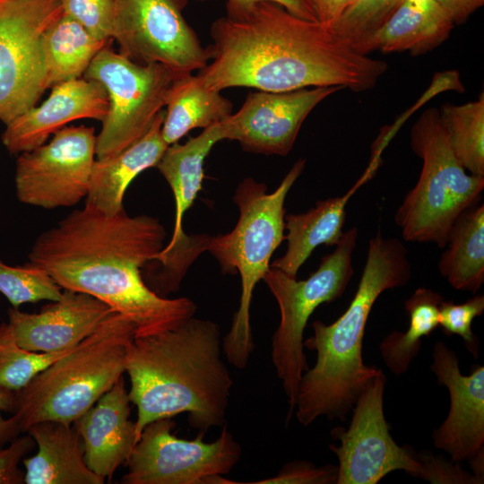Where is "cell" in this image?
<instances>
[{
    "label": "cell",
    "mask_w": 484,
    "mask_h": 484,
    "mask_svg": "<svg viewBox=\"0 0 484 484\" xmlns=\"http://www.w3.org/2000/svg\"><path fill=\"white\" fill-rule=\"evenodd\" d=\"M210 35L211 62L198 74L208 88L220 91L231 87L364 91L388 69L385 62L361 53L332 28L271 1L226 7Z\"/></svg>",
    "instance_id": "6da1fadb"
},
{
    "label": "cell",
    "mask_w": 484,
    "mask_h": 484,
    "mask_svg": "<svg viewBox=\"0 0 484 484\" xmlns=\"http://www.w3.org/2000/svg\"><path fill=\"white\" fill-rule=\"evenodd\" d=\"M165 238L156 218L132 217L125 208L108 215L85 203L42 232L28 258L63 290L99 299L134 324L135 336H144L174 328L197 309L190 298L158 295L143 277Z\"/></svg>",
    "instance_id": "7a4b0ae2"
},
{
    "label": "cell",
    "mask_w": 484,
    "mask_h": 484,
    "mask_svg": "<svg viewBox=\"0 0 484 484\" xmlns=\"http://www.w3.org/2000/svg\"><path fill=\"white\" fill-rule=\"evenodd\" d=\"M223 355L220 326L194 316L167 331L134 336L125 373L137 409L136 441L149 423L183 412L199 432L222 426L233 385Z\"/></svg>",
    "instance_id": "3957f363"
},
{
    "label": "cell",
    "mask_w": 484,
    "mask_h": 484,
    "mask_svg": "<svg viewBox=\"0 0 484 484\" xmlns=\"http://www.w3.org/2000/svg\"><path fill=\"white\" fill-rule=\"evenodd\" d=\"M411 276L404 244L397 238H384L378 230L369 240L358 289L345 312L330 324L313 322V334L304 341V347L316 352V361L299 382L293 413L300 425L307 427L321 417L347 419L379 370L362 358L371 309L385 290L404 286Z\"/></svg>",
    "instance_id": "277c9868"
},
{
    "label": "cell",
    "mask_w": 484,
    "mask_h": 484,
    "mask_svg": "<svg viewBox=\"0 0 484 484\" xmlns=\"http://www.w3.org/2000/svg\"><path fill=\"white\" fill-rule=\"evenodd\" d=\"M134 324L114 311L72 351L13 392L7 418L11 442L39 422L73 423L123 376Z\"/></svg>",
    "instance_id": "5b68a950"
},
{
    "label": "cell",
    "mask_w": 484,
    "mask_h": 484,
    "mask_svg": "<svg viewBox=\"0 0 484 484\" xmlns=\"http://www.w3.org/2000/svg\"><path fill=\"white\" fill-rule=\"evenodd\" d=\"M306 160H298L279 186L267 193L264 183L245 178L237 187L234 202L239 218L229 233L210 237L206 251L218 261L225 273L238 272L241 280L239 306L229 333L222 339L227 360L245 368L255 350L250 323L253 292L271 267V258L284 239L285 199L304 170Z\"/></svg>",
    "instance_id": "8992f818"
},
{
    "label": "cell",
    "mask_w": 484,
    "mask_h": 484,
    "mask_svg": "<svg viewBox=\"0 0 484 484\" xmlns=\"http://www.w3.org/2000/svg\"><path fill=\"white\" fill-rule=\"evenodd\" d=\"M411 146L421 159L422 168L394 221L406 241L434 243L444 248L458 217L480 203L484 177L468 174L456 159L436 108L423 111L413 124Z\"/></svg>",
    "instance_id": "52a82bcc"
},
{
    "label": "cell",
    "mask_w": 484,
    "mask_h": 484,
    "mask_svg": "<svg viewBox=\"0 0 484 484\" xmlns=\"http://www.w3.org/2000/svg\"><path fill=\"white\" fill-rule=\"evenodd\" d=\"M359 231L356 227L343 232L336 248L324 255L318 269L307 279L298 281L270 267L263 280L274 297L281 320L272 338L271 359L294 412L302 375L308 369L304 353V331L313 312L322 304L342 296L353 273L352 255Z\"/></svg>",
    "instance_id": "ba28073f"
},
{
    "label": "cell",
    "mask_w": 484,
    "mask_h": 484,
    "mask_svg": "<svg viewBox=\"0 0 484 484\" xmlns=\"http://www.w3.org/2000/svg\"><path fill=\"white\" fill-rule=\"evenodd\" d=\"M179 75L161 64H136L110 43L104 47L83 75L101 83L108 97V110L96 136V159L116 155L142 138L166 107Z\"/></svg>",
    "instance_id": "9c48e42d"
},
{
    "label": "cell",
    "mask_w": 484,
    "mask_h": 484,
    "mask_svg": "<svg viewBox=\"0 0 484 484\" xmlns=\"http://www.w3.org/2000/svg\"><path fill=\"white\" fill-rule=\"evenodd\" d=\"M60 0H0V121L35 106L47 85L44 38Z\"/></svg>",
    "instance_id": "30bf717a"
},
{
    "label": "cell",
    "mask_w": 484,
    "mask_h": 484,
    "mask_svg": "<svg viewBox=\"0 0 484 484\" xmlns=\"http://www.w3.org/2000/svg\"><path fill=\"white\" fill-rule=\"evenodd\" d=\"M171 418L154 420L143 429L125 462L124 484H209L229 473L239 462L242 448L225 425L213 442L199 432L193 440L172 434Z\"/></svg>",
    "instance_id": "8fae6325"
},
{
    "label": "cell",
    "mask_w": 484,
    "mask_h": 484,
    "mask_svg": "<svg viewBox=\"0 0 484 484\" xmlns=\"http://www.w3.org/2000/svg\"><path fill=\"white\" fill-rule=\"evenodd\" d=\"M113 40L139 65L161 64L177 74L203 69L211 59L186 22L188 0H114Z\"/></svg>",
    "instance_id": "7c38bea8"
},
{
    "label": "cell",
    "mask_w": 484,
    "mask_h": 484,
    "mask_svg": "<svg viewBox=\"0 0 484 484\" xmlns=\"http://www.w3.org/2000/svg\"><path fill=\"white\" fill-rule=\"evenodd\" d=\"M386 377L381 368L356 401L347 428L336 427L331 436L340 445L329 448L338 458L337 484H376L394 471L416 477L420 464L408 445L392 437L384 413Z\"/></svg>",
    "instance_id": "4fadbf2b"
},
{
    "label": "cell",
    "mask_w": 484,
    "mask_h": 484,
    "mask_svg": "<svg viewBox=\"0 0 484 484\" xmlns=\"http://www.w3.org/2000/svg\"><path fill=\"white\" fill-rule=\"evenodd\" d=\"M95 157L93 127H63L48 143L18 156L14 176L17 199L45 209L77 204L87 196Z\"/></svg>",
    "instance_id": "5bb4252c"
},
{
    "label": "cell",
    "mask_w": 484,
    "mask_h": 484,
    "mask_svg": "<svg viewBox=\"0 0 484 484\" xmlns=\"http://www.w3.org/2000/svg\"><path fill=\"white\" fill-rule=\"evenodd\" d=\"M220 141L222 134L218 123L183 144L169 145L156 166L172 190L176 207L171 239L154 260L160 263V269L147 282L161 297L179 289L189 266L206 251L209 236H187L183 230V218L202 188L204 160Z\"/></svg>",
    "instance_id": "9a60e30c"
},
{
    "label": "cell",
    "mask_w": 484,
    "mask_h": 484,
    "mask_svg": "<svg viewBox=\"0 0 484 484\" xmlns=\"http://www.w3.org/2000/svg\"><path fill=\"white\" fill-rule=\"evenodd\" d=\"M340 87H310L290 91L249 92L241 108L220 123L222 140L237 141L243 150L286 156L307 117Z\"/></svg>",
    "instance_id": "2e32d148"
},
{
    "label": "cell",
    "mask_w": 484,
    "mask_h": 484,
    "mask_svg": "<svg viewBox=\"0 0 484 484\" xmlns=\"http://www.w3.org/2000/svg\"><path fill=\"white\" fill-rule=\"evenodd\" d=\"M432 357L429 367L450 396L448 415L433 431L434 445L454 462L470 461L484 447V367L462 375L455 352L443 341L435 343Z\"/></svg>",
    "instance_id": "e0dca14e"
},
{
    "label": "cell",
    "mask_w": 484,
    "mask_h": 484,
    "mask_svg": "<svg viewBox=\"0 0 484 484\" xmlns=\"http://www.w3.org/2000/svg\"><path fill=\"white\" fill-rule=\"evenodd\" d=\"M48 98L7 125L2 143L12 154H20L44 144L51 134L79 119L102 121L108 110V97L97 81L81 77L51 87Z\"/></svg>",
    "instance_id": "ac0fdd59"
},
{
    "label": "cell",
    "mask_w": 484,
    "mask_h": 484,
    "mask_svg": "<svg viewBox=\"0 0 484 484\" xmlns=\"http://www.w3.org/2000/svg\"><path fill=\"white\" fill-rule=\"evenodd\" d=\"M114 310L99 299L63 290L62 297L39 313L8 310V324L17 343L35 352H58L91 335Z\"/></svg>",
    "instance_id": "d6986e66"
},
{
    "label": "cell",
    "mask_w": 484,
    "mask_h": 484,
    "mask_svg": "<svg viewBox=\"0 0 484 484\" xmlns=\"http://www.w3.org/2000/svg\"><path fill=\"white\" fill-rule=\"evenodd\" d=\"M130 403L122 376L73 422L82 441L88 467L105 480H110L127 462L137 443L135 422L129 419Z\"/></svg>",
    "instance_id": "ffe728a7"
},
{
    "label": "cell",
    "mask_w": 484,
    "mask_h": 484,
    "mask_svg": "<svg viewBox=\"0 0 484 484\" xmlns=\"http://www.w3.org/2000/svg\"><path fill=\"white\" fill-rule=\"evenodd\" d=\"M38 446L37 453L23 458L27 484H103L105 479L87 465L80 435L71 424L41 421L27 432Z\"/></svg>",
    "instance_id": "44dd1931"
},
{
    "label": "cell",
    "mask_w": 484,
    "mask_h": 484,
    "mask_svg": "<svg viewBox=\"0 0 484 484\" xmlns=\"http://www.w3.org/2000/svg\"><path fill=\"white\" fill-rule=\"evenodd\" d=\"M164 117L165 110H161L147 133L124 151L95 160L85 203L108 215L124 208V195L131 182L145 169L156 167L169 146L161 134Z\"/></svg>",
    "instance_id": "7402d4cb"
},
{
    "label": "cell",
    "mask_w": 484,
    "mask_h": 484,
    "mask_svg": "<svg viewBox=\"0 0 484 484\" xmlns=\"http://www.w3.org/2000/svg\"><path fill=\"white\" fill-rule=\"evenodd\" d=\"M376 169L369 165L364 175L342 196L318 201L307 212L285 215V254L274 260L271 267L277 268L290 277L297 273L303 264L320 245L334 246L341 238L349 199L365 182L369 180Z\"/></svg>",
    "instance_id": "603a6c76"
},
{
    "label": "cell",
    "mask_w": 484,
    "mask_h": 484,
    "mask_svg": "<svg viewBox=\"0 0 484 484\" xmlns=\"http://www.w3.org/2000/svg\"><path fill=\"white\" fill-rule=\"evenodd\" d=\"M454 26L451 17L435 0H402L373 34L366 53L425 54L445 41Z\"/></svg>",
    "instance_id": "cb8c5ba5"
},
{
    "label": "cell",
    "mask_w": 484,
    "mask_h": 484,
    "mask_svg": "<svg viewBox=\"0 0 484 484\" xmlns=\"http://www.w3.org/2000/svg\"><path fill=\"white\" fill-rule=\"evenodd\" d=\"M161 134L168 145L194 128H207L231 114L232 103L220 91L208 88L197 73L177 76L171 86Z\"/></svg>",
    "instance_id": "d4e9b609"
},
{
    "label": "cell",
    "mask_w": 484,
    "mask_h": 484,
    "mask_svg": "<svg viewBox=\"0 0 484 484\" xmlns=\"http://www.w3.org/2000/svg\"><path fill=\"white\" fill-rule=\"evenodd\" d=\"M438 271L455 290L476 293L484 282V205L462 212L448 234Z\"/></svg>",
    "instance_id": "484cf974"
},
{
    "label": "cell",
    "mask_w": 484,
    "mask_h": 484,
    "mask_svg": "<svg viewBox=\"0 0 484 484\" xmlns=\"http://www.w3.org/2000/svg\"><path fill=\"white\" fill-rule=\"evenodd\" d=\"M111 41L94 37L62 14L44 38L48 88L83 76L97 54Z\"/></svg>",
    "instance_id": "4316f807"
},
{
    "label": "cell",
    "mask_w": 484,
    "mask_h": 484,
    "mask_svg": "<svg viewBox=\"0 0 484 484\" xmlns=\"http://www.w3.org/2000/svg\"><path fill=\"white\" fill-rule=\"evenodd\" d=\"M444 300L440 293L421 287L405 301L410 320L407 331H393L379 344L383 361L394 376L407 372L420 350L421 339L438 326L439 308Z\"/></svg>",
    "instance_id": "83f0119b"
},
{
    "label": "cell",
    "mask_w": 484,
    "mask_h": 484,
    "mask_svg": "<svg viewBox=\"0 0 484 484\" xmlns=\"http://www.w3.org/2000/svg\"><path fill=\"white\" fill-rule=\"evenodd\" d=\"M439 110L450 147L471 174L484 177V94L461 105L444 103Z\"/></svg>",
    "instance_id": "f1b7e54d"
},
{
    "label": "cell",
    "mask_w": 484,
    "mask_h": 484,
    "mask_svg": "<svg viewBox=\"0 0 484 484\" xmlns=\"http://www.w3.org/2000/svg\"><path fill=\"white\" fill-rule=\"evenodd\" d=\"M76 346L58 352L30 351L17 343L8 323H1L0 388L10 392L22 389L40 371Z\"/></svg>",
    "instance_id": "f546056e"
},
{
    "label": "cell",
    "mask_w": 484,
    "mask_h": 484,
    "mask_svg": "<svg viewBox=\"0 0 484 484\" xmlns=\"http://www.w3.org/2000/svg\"><path fill=\"white\" fill-rule=\"evenodd\" d=\"M0 293L18 308L24 303L56 301L63 289L44 269L30 262L19 266L0 262Z\"/></svg>",
    "instance_id": "4dcf8cb0"
},
{
    "label": "cell",
    "mask_w": 484,
    "mask_h": 484,
    "mask_svg": "<svg viewBox=\"0 0 484 484\" xmlns=\"http://www.w3.org/2000/svg\"><path fill=\"white\" fill-rule=\"evenodd\" d=\"M402 1L357 0L344 12L332 29L356 49L367 54L366 47L369 39Z\"/></svg>",
    "instance_id": "1f68e13d"
},
{
    "label": "cell",
    "mask_w": 484,
    "mask_h": 484,
    "mask_svg": "<svg viewBox=\"0 0 484 484\" xmlns=\"http://www.w3.org/2000/svg\"><path fill=\"white\" fill-rule=\"evenodd\" d=\"M484 312V295H475L464 303L455 304L444 300L439 308V324L447 336L456 334L464 342L466 349L475 358L479 355V340L473 333V319Z\"/></svg>",
    "instance_id": "d6a6232c"
},
{
    "label": "cell",
    "mask_w": 484,
    "mask_h": 484,
    "mask_svg": "<svg viewBox=\"0 0 484 484\" xmlns=\"http://www.w3.org/2000/svg\"><path fill=\"white\" fill-rule=\"evenodd\" d=\"M63 14L82 25L94 37L113 40L114 0H60Z\"/></svg>",
    "instance_id": "836d02e7"
},
{
    "label": "cell",
    "mask_w": 484,
    "mask_h": 484,
    "mask_svg": "<svg viewBox=\"0 0 484 484\" xmlns=\"http://www.w3.org/2000/svg\"><path fill=\"white\" fill-rule=\"evenodd\" d=\"M420 469L416 477L433 484H481L458 463L434 455L431 452L417 453Z\"/></svg>",
    "instance_id": "e575fe53"
},
{
    "label": "cell",
    "mask_w": 484,
    "mask_h": 484,
    "mask_svg": "<svg viewBox=\"0 0 484 484\" xmlns=\"http://www.w3.org/2000/svg\"><path fill=\"white\" fill-rule=\"evenodd\" d=\"M337 466L316 467L307 461H295L284 465L274 476L255 484H332L336 483Z\"/></svg>",
    "instance_id": "d590c367"
},
{
    "label": "cell",
    "mask_w": 484,
    "mask_h": 484,
    "mask_svg": "<svg viewBox=\"0 0 484 484\" xmlns=\"http://www.w3.org/2000/svg\"><path fill=\"white\" fill-rule=\"evenodd\" d=\"M36 446L33 437L26 433L17 436L6 447H0V484L24 483V472L19 464Z\"/></svg>",
    "instance_id": "8d00e7d4"
},
{
    "label": "cell",
    "mask_w": 484,
    "mask_h": 484,
    "mask_svg": "<svg viewBox=\"0 0 484 484\" xmlns=\"http://www.w3.org/2000/svg\"><path fill=\"white\" fill-rule=\"evenodd\" d=\"M357 0H312L317 22L332 28Z\"/></svg>",
    "instance_id": "74e56055"
},
{
    "label": "cell",
    "mask_w": 484,
    "mask_h": 484,
    "mask_svg": "<svg viewBox=\"0 0 484 484\" xmlns=\"http://www.w3.org/2000/svg\"><path fill=\"white\" fill-rule=\"evenodd\" d=\"M451 17L454 25L462 24L484 4V0H435Z\"/></svg>",
    "instance_id": "f35d334b"
},
{
    "label": "cell",
    "mask_w": 484,
    "mask_h": 484,
    "mask_svg": "<svg viewBox=\"0 0 484 484\" xmlns=\"http://www.w3.org/2000/svg\"><path fill=\"white\" fill-rule=\"evenodd\" d=\"M256 1L277 3L291 13L311 21H317L312 0H226V7H237Z\"/></svg>",
    "instance_id": "ab89813d"
},
{
    "label": "cell",
    "mask_w": 484,
    "mask_h": 484,
    "mask_svg": "<svg viewBox=\"0 0 484 484\" xmlns=\"http://www.w3.org/2000/svg\"><path fill=\"white\" fill-rule=\"evenodd\" d=\"M13 392L0 388V445L9 441L7 419L2 415V411H8Z\"/></svg>",
    "instance_id": "60d3db41"
},
{
    "label": "cell",
    "mask_w": 484,
    "mask_h": 484,
    "mask_svg": "<svg viewBox=\"0 0 484 484\" xmlns=\"http://www.w3.org/2000/svg\"><path fill=\"white\" fill-rule=\"evenodd\" d=\"M483 454V449H481L469 461L474 476L481 482V484L484 482Z\"/></svg>",
    "instance_id": "b9f144b4"
},
{
    "label": "cell",
    "mask_w": 484,
    "mask_h": 484,
    "mask_svg": "<svg viewBox=\"0 0 484 484\" xmlns=\"http://www.w3.org/2000/svg\"><path fill=\"white\" fill-rule=\"evenodd\" d=\"M199 1H212V0H199Z\"/></svg>",
    "instance_id": "7bdbcfd3"
}]
</instances>
